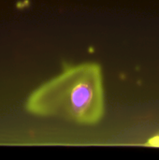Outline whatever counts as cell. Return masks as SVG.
<instances>
[{
	"label": "cell",
	"mask_w": 159,
	"mask_h": 160,
	"mask_svg": "<svg viewBox=\"0 0 159 160\" xmlns=\"http://www.w3.org/2000/svg\"><path fill=\"white\" fill-rule=\"evenodd\" d=\"M25 110L36 116L54 117L82 126L98 124L105 113L101 66L95 62L65 65L59 74L28 96Z\"/></svg>",
	"instance_id": "obj_1"
},
{
	"label": "cell",
	"mask_w": 159,
	"mask_h": 160,
	"mask_svg": "<svg viewBox=\"0 0 159 160\" xmlns=\"http://www.w3.org/2000/svg\"><path fill=\"white\" fill-rule=\"evenodd\" d=\"M147 146H152V147H159V133L152 137L148 142H147Z\"/></svg>",
	"instance_id": "obj_2"
}]
</instances>
